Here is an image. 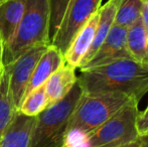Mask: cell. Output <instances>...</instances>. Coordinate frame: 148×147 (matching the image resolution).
I'll return each instance as SVG.
<instances>
[{
    "label": "cell",
    "instance_id": "e0dca14e",
    "mask_svg": "<svg viewBox=\"0 0 148 147\" xmlns=\"http://www.w3.org/2000/svg\"><path fill=\"white\" fill-rule=\"evenodd\" d=\"M142 5V0H120L114 25L128 29L141 17Z\"/></svg>",
    "mask_w": 148,
    "mask_h": 147
},
{
    "label": "cell",
    "instance_id": "3957f363",
    "mask_svg": "<svg viewBox=\"0 0 148 147\" xmlns=\"http://www.w3.org/2000/svg\"><path fill=\"white\" fill-rule=\"evenodd\" d=\"M82 94V88L77 81L62 100L36 116L29 147H64L71 117Z\"/></svg>",
    "mask_w": 148,
    "mask_h": 147
},
{
    "label": "cell",
    "instance_id": "484cf974",
    "mask_svg": "<svg viewBox=\"0 0 148 147\" xmlns=\"http://www.w3.org/2000/svg\"><path fill=\"white\" fill-rule=\"evenodd\" d=\"M142 2H143V3H146V4H148V0H142Z\"/></svg>",
    "mask_w": 148,
    "mask_h": 147
},
{
    "label": "cell",
    "instance_id": "8992f818",
    "mask_svg": "<svg viewBox=\"0 0 148 147\" xmlns=\"http://www.w3.org/2000/svg\"><path fill=\"white\" fill-rule=\"evenodd\" d=\"M103 0H72L51 45L66 53L76 34L99 11Z\"/></svg>",
    "mask_w": 148,
    "mask_h": 147
},
{
    "label": "cell",
    "instance_id": "9c48e42d",
    "mask_svg": "<svg viewBox=\"0 0 148 147\" xmlns=\"http://www.w3.org/2000/svg\"><path fill=\"white\" fill-rule=\"evenodd\" d=\"M99 19V11L95 13L88 22L80 29L71 42L68 51L64 55V63L71 67L78 69L80 68L85 55L93 43L96 29Z\"/></svg>",
    "mask_w": 148,
    "mask_h": 147
},
{
    "label": "cell",
    "instance_id": "44dd1931",
    "mask_svg": "<svg viewBox=\"0 0 148 147\" xmlns=\"http://www.w3.org/2000/svg\"><path fill=\"white\" fill-rule=\"evenodd\" d=\"M141 19H142L143 25H144L145 31H146L147 40H148V4L143 3L142 9H141Z\"/></svg>",
    "mask_w": 148,
    "mask_h": 147
},
{
    "label": "cell",
    "instance_id": "ba28073f",
    "mask_svg": "<svg viewBox=\"0 0 148 147\" xmlns=\"http://www.w3.org/2000/svg\"><path fill=\"white\" fill-rule=\"evenodd\" d=\"M125 57H130L127 49V29L113 25L97 53L80 70L84 71L100 67Z\"/></svg>",
    "mask_w": 148,
    "mask_h": 147
},
{
    "label": "cell",
    "instance_id": "f546056e",
    "mask_svg": "<svg viewBox=\"0 0 148 147\" xmlns=\"http://www.w3.org/2000/svg\"><path fill=\"white\" fill-rule=\"evenodd\" d=\"M0 4H1V3H0Z\"/></svg>",
    "mask_w": 148,
    "mask_h": 147
},
{
    "label": "cell",
    "instance_id": "4fadbf2b",
    "mask_svg": "<svg viewBox=\"0 0 148 147\" xmlns=\"http://www.w3.org/2000/svg\"><path fill=\"white\" fill-rule=\"evenodd\" d=\"M26 0H6L0 4V40L5 46L12 38L25 11Z\"/></svg>",
    "mask_w": 148,
    "mask_h": 147
},
{
    "label": "cell",
    "instance_id": "52a82bcc",
    "mask_svg": "<svg viewBox=\"0 0 148 147\" xmlns=\"http://www.w3.org/2000/svg\"><path fill=\"white\" fill-rule=\"evenodd\" d=\"M49 46V45H37L21 55L10 65L4 66V69L8 75L9 91L17 111L24 98L33 71Z\"/></svg>",
    "mask_w": 148,
    "mask_h": 147
},
{
    "label": "cell",
    "instance_id": "4316f807",
    "mask_svg": "<svg viewBox=\"0 0 148 147\" xmlns=\"http://www.w3.org/2000/svg\"><path fill=\"white\" fill-rule=\"evenodd\" d=\"M4 1H6V0H0V3H2V2H4Z\"/></svg>",
    "mask_w": 148,
    "mask_h": 147
},
{
    "label": "cell",
    "instance_id": "ffe728a7",
    "mask_svg": "<svg viewBox=\"0 0 148 147\" xmlns=\"http://www.w3.org/2000/svg\"><path fill=\"white\" fill-rule=\"evenodd\" d=\"M137 129H138L139 135L146 136L148 133V108L143 112H140L137 119Z\"/></svg>",
    "mask_w": 148,
    "mask_h": 147
},
{
    "label": "cell",
    "instance_id": "7a4b0ae2",
    "mask_svg": "<svg viewBox=\"0 0 148 147\" xmlns=\"http://www.w3.org/2000/svg\"><path fill=\"white\" fill-rule=\"evenodd\" d=\"M49 0H26L25 11L10 41L3 46V65L13 63L37 45H51Z\"/></svg>",
    "mask_w": 148,
    "mask_h": 147
},
{
    "label": "cell",
    "instance_id": "8fae6325",
    "mask_svg": "<svg viewBox=\"0 0 148 147\" xmlns=\"http://www.w3.org/2000/svg\"><path fill=\"white\" fill-rule=\"evenodd\" d=\"M64 64V55L53 45H49L37 63L26 88L24 97L40 87L45 86L47 81L56 71ZM24 99V98H23Z\"/></svg>",
    "mask_w": 148,
    "mask_h": 147
},
{
    "label": "cell",
    "instance_id": "83f0119b",
    "mask_svg": "<svg viewBox=\"0 0 148 147\" xmlns=\"http://www.w3.org/2000/svg\"><path fill=\"white\" fill-rule=\"evenodd\" d=\"M146 108H148V105H147V107H146Z\"/></svg>",
    "mask_w": 148,
    "mask_h": 147
},
{
    "label": "cell",
    "instance_id": "d6986e66",
    "mask_svg": "<svg viewBox=\"0 0 148 147\" xmlns=\"http://www.w3.org/2000/svg\"><path fill=\"white\" fill-rule=\"evenodd\" d=\"M49 41H53L59 30L62 18L64 16L72 0H49Z\"/></svg>",
    "mask_w": 148,
    "mask_h": 147
},
{
    "label": "cell",
    "instance_id": "5bb4252c",
    "mask_svg": "<svg viewBox=\"0 0 148 147\" xmlns=\"http://www.w3.org/2000/svg\"><path fill=\"white\" fill-rule=\"evenodd\" d=\"M119 1L120 0H108L104 5H101V7L99 9V19H98V25L93 43H92L87 55H85L80 68L86 65L90 59L94 57V55L97 53L99 47L101 46L103 41L107 37L112 26L114 25V20H115V15L119 5Z\"/></svg>",
    "mask_w": 148,
    "mask_h": 147
},
{
    "label": "cell",
    "instance_id": "5b68a950",
    "mask_svg": "<svg viewBox=\"0 0 148 147\" xmlns=\"http://www.w3.org/2000/svg\"><path fill=\"white\" fill-rule=\"evenodd\" d=\"M138 102L131 100L98 129L86 136L84 147H119L141 136L137 129Z\"/></svg>",
    "mask_w": 148,
    "mask_h": 147
},
{
    "label": "cell",
    "instance_id": "9a60e30c",
    "mask_svg": "<svg viewBox=\"0 0 148 147\" xmlns=\"http://www.w3.org/2000/svg\"><path fill=\"white\" fill-rule=\"evenodd\" d=\"M127 49L131 59L148 66V40L141 17L127 29Z\"/></svg>",
    "mask_w": 148,
    "mask_h": 147
},
{
    "label": "cell",
    "instance_id": "ac0fdd59",
    "mask_svg": "<svg viewBox=\"0 0 148 147\" xmlns=\"http://www.w3.org/2000/svg\"><path fill=\"white\" fill-rule=\"evenodd\" d=\"M47 107H49V102H47L45 86H42L24 97L18 112L26 116L36 117Z\"/></svg>",
    "mask_w": 148,
    "mask_h": 147
},
{
    "label": "cell",
    "instance_id": "6da1fadb",
    "mask_svg": "<svg viewBox=\"0 0 148 147\" xmlns=\"http://www.w3.org/2000/svg\"><path fill=\"white\" fill-rule=\"evenodd\" d=\"M78 82L84 94L121 93L139 103L148 93V66L125 57L81 71Z\"/></svg>",
    "mask_w": 148,
    "mask_h": 147
},
{
    "label": "cell",
    "instance_id": "2e32d148",
    "mask_svg": "<svg viewBox=\"0 0 148 147\" xmlns=\"http://www.w3.org/2000/svg\"><path fill=\"white\" fill-rule=\"evenodd\" d=\"M16 112L17 110L14 106L11 93L9 91L8 75L4 69L3 78L0 84V140L11 123Z\"/></svg>",
    "mask_w": 148,
    "mask_h": 147
},
{
    "label": "cell",
    "instance_id": "30bf717a",
    "mask_svg": "<svg viewBox=\"0 0 148 147\" xmlns=\"http://www.w3.org/2000/svg\"><path fill=\"white\" fill-rule=\"evenodd\" d=\"M36 117L16 112L0 140V147H29Z\"/></svg>",
    "mask_w": 148,
    "mask_h": 147
},
{
    "label": "cell",
    "instance_id": "603a6c76",
    "mask_svg": "<svg viewBox=\"0 0 148 147\" xmlns=\"http://www.w3.org/2000/svg\"><path fill=\"white\" fill-rule=\"evenodd\" d=\"M4 69L3 65V43L0 40V72Z\"/></svg>",
    "mask_w": 148,
    "mask_h": 147
},
{
    "label": "cell",
    "instance_id": "d4e9b609",
    "mask_svg": "<svg viewBox=\"0 0 148 147\" xmlns=\"http://www.w3.org/2000/svg\"><path fill=\"white\" fill-rule=\"evenodd\" d=\"M3 74H4V69L2 70L1 72H0V84H1V82H2V78H3Z\"/></svg>",
    "mask_w": 148,
    "mask_h": 147
},
{
    "label": "cell",
    "instance_id": "7402d4cb",
    "mask_svg": "<svg viewBox=\"0 0 148 147\" xmlns=\"http://www.w3.org/2000/svg\"><path fill=\"white\" fill-rule=\"evenodd\" d=\"M143 140H144V136L138 138V139L135 140V141L130 142V143H127V144H124V145L119 146V147H141L143 144Z\"/></svg>",
    "mask_w": 148,
    "mask_h": 147
},
{
    "label": "cell",
    "instance_id": "f1b7e54d",
    "mask_svg": "<svg viewBox=\"0 0 148 147\" xmlns=\"http://www.w3.org/2000/svg\"><path fill=\"white\" fill-rule=\"evenodd\" d=\"M147 135H148V133H147Z\"/></svg>",
    "mask_w": 148,
    "mask_h": 147
},
{
    "label": "cell",
    "instance_id": "cb8c5ba5",
    "mask_svg": "<svg viewBox=\"0 0 148 147\" xmlns=\"http://www.w3.org/2000/svg\"><path fill=\"white\" fill-rule=\"evenodd\" d=\"M141 147H148V135L144 136V140H143V144Z\"/></svg>",
    "mask_w": 148,
    "mask_h": 147
},
{
    "label": "cell",
    "instance_id": "7c38bea8",
    "mask_svg": "<svg viewBox=\"0 0 148 147\" xmlns=\"http://www.w3.org/2000/svg\"><path fill=\"white\" fill-rule=\"evenodd\" d=\"M77 81L76 69L64 63L45 84L49 107L62 100L70 93Z\"/></svg>",
    "mask_w": 148,
    "mask_h": 147
},
{
    "label": "cell",
    "instance_id": "277c9868",
    "mask_svg": "<svg viewBox=\"0 0 148 147\" xmlns=\"http://www.w3.org/2000/svg\"><path fill=\"white\" fill-rule=\"evenodd\" d=\"M131 100L130 97L121 93H83L71 117L68 134H78L86 137Z\"/></svg>",
    "mask_w": 148,
    "mask_h": 147
}]
</instances>
